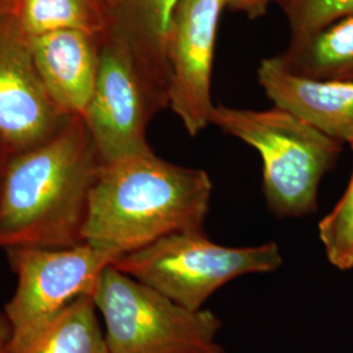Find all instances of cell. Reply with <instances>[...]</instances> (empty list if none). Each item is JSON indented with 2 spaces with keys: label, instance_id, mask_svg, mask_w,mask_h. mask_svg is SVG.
Masks as SVG:
<instances>
[{
  "label": "cell",
  "instance_id": "1",
  "mask_svg": "<svg viewBox=\"0 0 353 353\" xmlns=\"http://www.w3.org/2000/svg\"><path fill=\"white\" fill-rule=\"evenodd\" d=\"M203 169L144 152L101 163L89 192L83 240L118 259L178 232H203L212 198Z\"/></svg>",
  "mask_w": 353,
  "mask_h": 353
},
{
  "label": "cell",
  "instance_id": "2",
  "mask_svg": "<svg viewBox=\"0 0 353 353\" xmlns=\"http://www.w3.org/2000/svg\"><path fill=\"white\" fill-rule=\"evenodd\" d=\"M100 165L80 117L37 147L12 154L0 183V249L84 242L89 192Z\"/></svg>",
  "mask_w": 353,
  "mask_h": 353
},
{
  "label": "cell",
  "instance_id": "3",
  "mask_svg": "<svg viewBox=\"0 0 353 353\" xmlns=\"http://www.w3.org/2000/svg\"><path fill=\"white\" fill-rule=\"evenodd\" d=\"M210 123L259 153L271 214L287 219L316 211L321 181L336 163L341 141L275 105L252 110L214 103Z\"/></svg>",
  "mask_w": 353,
  "mask_h": 353
},
{
  "label": "cell",
  "instance_id": "4",
  "mask_svg": "<svg viewBox=\"0 0 353 353\" xmlns=\"http://www.w3.org/2000/svg\"><path fill=\"white\" fill-rule=\"evenodd\" d=\"M109 353H207L223 327L211 310H191L108 265L92 294Z\"/></svg>",
  "mask_w": 353,
  "mask_h": 353
},
{
  "label": "cell",
  "instance_id": "5",
  "mask_svg": "<svg viewBox=\"0 0 353 353\" xmlns=\"http://www.w3.org/2000/svg\"><path fill=\"white\" fill-rule=\"evenodd\" d=\"M276 242L225 246L203 232H178L118 258L113 265L164 293L176 303L201 310L214 292L245 275L268 274L283 265Z\"/></svg>",
  "mask_w": 353,
  "mask_h": 353
},
{
  "label": "cell",
  "instance_id": "6",
  "mask_svg": "<svg viewBox=\"0 0 353 353\" xmlns=\"http://www.w3.org/2000/svg\"><path fill=\"white\" fill-rule=\"evenodd\" d=\"M6 252L16 275V290L3 312L10 326L4 353L21 351L76 300L92 297L102 271L117 261L113 254L88 242Z\"/></svg>",
  "mask_w": 353,
  "mask_h": 353
},
{
  "label": "cell",
  "instance_id": "7",
  "mask_svg": "<svg viewBox=\"0 0 353 353\" xmlns=\"http://www.w3.org/2000/svg\"><path fill=\"white\" fill-rule=\"evenodd\" d=\"M169 108V93L122 38L108 30L84 122L101 163L152 151L147 130L154 114Z\"/></svg>",
  "mask_w": 353,
  "mask_h": 353
},
{
  "label": "cell",
  "instance_id": "8",
  "mask_svg": "<svg viewBox=\"0 0 353 353\" xmlns=\"http://www.w3.org/2000/svg\"><path fill=\"white\" fill-rule=\"evenodd\" d=\"M223 0H182L168 43L169 108L196 137L210 123L214 43Z\"/></svg>",
  "mask_w": 353,
  "mask_h": 353
},
{
  "label": "cell",
  "instance_id": "9",
  "mask_svg": "<svg viewBox=\"0 0 353 353\" xmlns=\"http://www.w3.org/2000/svg\"><path fill=\"white\" fill-rule=\"evenodd\" d=\"M45 88L12 16L0 17V141L12 154L52 138L68 122Z\"/></svg>",
  "mask_w": 353,
  "mask_h": 353
},
{
  "label": "cell",
  "instance_id": "10",
  "mask_svg": "<svg viewBox=\"0 0 353 353\" xmlns=\"http://www.w3.org/2000/svg\"><path fill=\"white\" fill-rule=\"evenodd\" d=\"M256 79L275 106L353 147V81L296 75L281 64L278 55L261 61Z\"/></svg>",
  "mask_w": 353,
  "mask_h": 353
},
{
  "label": "cell",
  "instance_id": "11",
  "mask_svg": "<svg viewBox=\"0 0 353 353\" xmlns=\"http://www.w3.org/2000/svg\"><path fill=\"white\" fill-rule=\"evenodd\" d=\"M102 36L57 30L29 38L33 61L52 101L68 117L84 119L94 92Z\"/></svg>",
  "mask_w": 353,
  "mask_h": 353
},
{
  "label": "cell",
  "instance_id": "12",
  "mask_svg": "<svg viewBox=\"0 0 353 353\" xmlns=\"http://www.w3.org/2000/svg\"><path fill=\"white\" fill-rule=\"evenodd\" d=\"M181 1L122 0L110 12L109 30L126 42L168 93V43Z\"/></svg>",
  "mask_w": 353,
  "mask_h": 353
},
{
  "label": "cell",
  "instance_id": "13",
  "mask_svg": "<svg viewBox=\"0 0 353 353\" xmlns=\"http://www.w3.org/2000/svg\"><path fill=\"white\" fill-rule=\"evenodd\" d=\"M296 75L319 80L353 81V14L301 39H290L278 55Z\"/></svg>",
  "mask_w": 353,
  "mask_h": 353
},
{
  "label": "cell",
  "instance_id": "14",
  "mask_svg": "<svg viewBox=\"0 0 353 353\" xmlns=\"http://www.w3.org/2000/svg\"><path fill=\"white\" fill-rule=\"evenodd\" d=\"M12 17L28 38L57 30L103 36L110 26V11L101 0H14Z\"/></svg>",
  "mask_w": 353,
  "mask_h": 353
},
{
  "label": "cell",
  "instance_id": "15",
  "mask_svg": "<svg viewBox=\"0 0 353 353\" xmlns=\"http://www.w3.org/2000/svg\"><path fill=\"white\" fill-rule=\"evenodd\" d=\"M16 353H109L92 297L76 300L37 338Z\"/></svg>",
  "mask_w": 353,
  "mask_h": 353
},
{
  "label": "cell",
  "instance_id": "16",
  "mask_svg": "<svg viewBox=\"0 0 353 353\" xmlns=\"http://www.w3.org/2000/svg\"><path fill=\"white\" fill-rule=\"evenodd\" d=\"M318 236L331 265L341 271L352 270L353 174L341 201L319 221Z\"/></svg>",
  "mask_w": 353,
  "mask_h": 353
},
{
  "label": "cell",
  "instance_id": "17",
  "mask_svg": "<svg viewBox=\"0 0 353 353\" xmlns=\"http://www.w3.org/2000/svg\"><path fill=\"white\" fill-rule=\"evenodd\" d=\"M285 13L292 39L307 38L353 14V0H275Z\"/></svg>",
  "mask_w": 353,
  "mask_h": 353
},
{
  "label": "cell",
  "instance_id": "18",
  "mask_svg": "<svg viewBox=\"0 0 353 353\" xmlns=\"http://www.w3.org/2000/svg\"><path fill=\"white\" fill-rule=\"evenodd\" d=\"M225 8L245 13L249 19H258L267 12L268 6L274 0H223Z\"/></svg>",
  "mask_w": 353,
  "mask_h": 353
},
{
  "label": "cell",
  "instance_id": "19",
  "mask_svg": "<svg viewBox=\"0 0 353 353\" xmlns=\"http://www.w3.org/2000/svg\"><path fill=\"white\" fill-rule=\"evenodd\" d=\"M10 341V326L4 313H0V353L6 352Z\"/></svg>",
  "mask_w": 353,
  "mask_h": 353
},
{
  "label": "cell",
  "instance_id": "20",
  "mask_svg": "<svg viewBox=\"0 0 353 353\" xmlns=\"http://www.w3.org/2000/svg\"><path fill=\"white\" fill-rule=\"evenodd\" d=\"M11 157H12V153L0 141V183H1V179H3L6 166L8 164Z\"/></svg>",
  "mask_w": 353,
  "mask_h": 353
},
{
  "label": "cell",
  "instance_id": "21",
  "mask_svg": "<svg viewBox=\"0 0 353 353\" xmlns=\"http://www.w3.org/2000/svg\"><path fill=\"white\" fill-rule=\"evenodd\" d=\"M14 0H0V17L12 16Z\"/></svg>",
  "mask_w": 353,
  "mask_h": 353
},
{
  "label": "cell",
  "instance_id": "22",
  "mask_svg": "<svg viewBox=\"0 0 353 353\" xmlns=\"http://www.w3.org/2000/svg\"><path fill=\"white\" fill-rule=\"evenodd\" d=\"M102 3H103V6L112 12L114 8L122 1V0H101Z\"/></svg>",
  "mask_w": 353,
  "mask_h": 353
},
{
  "label": "cell",
  "instance_id": "23",
  "mask_svg": "<svg viewBox=\"0 0 353 353\" xmlns=\"http://www.w3.org/2000/svg\"><path fill=\"white\" fill-rule=\"evenodd\" d=\"M207 353H225V351H224V350H223L220 345H216V347H214V348H212L210 352Z\"/></svg>",
  "mask_w": 353,
  "mask_h": 353
}]
</instances>
